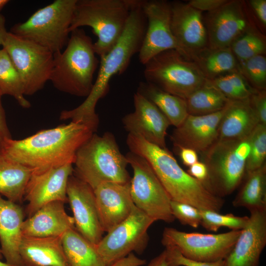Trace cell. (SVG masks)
I'll list each match as a JSON object with an SVG mask.
<instances>
[{"mask_svg": "<svg viewBox=\"0 0 266 266\" xmlns=\"http://www.w3.org/2000/svg\"><path fill=\"white\" fill-rule=\"evenodd\" d=\"M90 126L70 121L22 139H6L2 153L34 170L74 163L79 148L95 133Z\"/></svg>", "mask_w": 266, "mask_h": 266, "instance_id": "cell-1", "label": "cell"}, {"mask_svg": "<svg viewBox=\"0 0 266 266\" xmlns=\"http://www.w3.org/2000/svg\"><path fill=\"white\" fill-rule=\"evenodd\" d=\"M126 142L130 151L147 160L171 200L187 203L200 210L219 212L221 209L224 200L183 170L166 148L131 133H128Z\"/></svg>", "mask_w": 266, "mask_h": 266, "instance_id": "cell-2", "label": "cell"}, {"mask_svg": "<svg viewBox=\"0 0 266 266\" xmlns=\"http://www.w3.org/2000/svg\"><path fill=\"white\" fill-rule=\"evenodd\" d=\"M142 1L133 0L120 38L108 52L100 57L97 79L85 100L73 109L76 114L85 117L95 115L97 103L107 93L110 79L115 75L123 73L132 57L139 52L147 25L146 19L142 9Z\"/></svg>", "mask_w": 266, "mask_h": 266, "instance_id": "cell-3", "label": "cell"}, {"mask_svg": "<svg viewBox=\"0 0 266 266\" xmlns=\"http://www.w3.org/2000/svg\"><path fill=\"white\" fill-rule=\"evenodd\" d=\"M64 51L53 54L50 81L60 91L87 97L93 87L99 64L91 38L80 28L70 33Z\"/></svg>", "mask_w": 266, "mask_h": 266, "instance_id": "cell-4", "label": "cell"}, {"mask_svg": "<svg viewBox=\"0 0 266 266\" xmlns=\"http://www.w3.org/2000/svg\"><path fill=\"white\" fill-rule=\"evenodd\" d=\"M73 174L93 190L106 182L130 183L128 164L113 134L94 133L77 151Z\"/></svg>", "mask_w": 266, "mask_h": 266, "instance_id": "cell-5", "label": "cell"}, {"mask_svg": "<svg viewBox=\"0 0 266 266\" xmlns=\"http://www.w3.org/2000/svg\"><path fill=\"white\" fill-rule=\"evenodd\" d=\"M133 2V0H77L69 32L83 26L91 27L98 37L93 44L95 52L101 57L120 38Z\"/></svg>", "mask_w": 266, "mask_h": 266, "instance_id": "cell-6", "label": "cell"}, {"mask_svg": "<svg viewBox=\"0 0 266 266\" xmlns=\"http://www.w3.org/2000/svg\"><path fill=\"white\" fill-rule=\"evenodd\" d=\"M77 0H55L35 11L26 21L13 25L10 33L37 44L53 54L62 51Z\"/></svg>", "mask_w": 266, "mask_h": 266, "instance_id": "cell-7", "label": "cell"}, {"mask_svg": "<svg viewBox=\"0 0 266 266\" xmlns=\"http://www.w3.org/2000/svg\"><path fill=\"white\" fill-rule=\"evenodd\" d=\"M249 136L240 140L216 141L201 154L208 171L205 185L216 196L222 197L232 194L243 179L250 150Z\"/></svg>", "mask_w": 266, "mask_h": 266, "instance_id": "cell-8", "label": "cell"}, {"mask_svg": "<svg viewBox=\"0 0 266 266\" xmlns=\"http://www.w3.org/2000/svg\"><path fill=\"white\" fill-rule=\"evenodd\" d=\"M144 66L145 81L185 100L207 80L193 61L175 49L159 53Z\"/></svg>", "mask_w": 266, "mask_h": 266, "instance_id": "cell-9", "label": "cell"}, {"mask_svg": "<svg viewBox=\"0 0 266 266\" xmlns=\"http://www.w3.org/2000/svg\"><path fill=\"white\" fill-rule=\"evenodd\" d=\"M125 156L133 170L130 193L135 206L155 221L173 222L171 200L151 166L143 157L131 151Z\"/></svg>", "mask_w": 266, "mask_h": 266, "instance_id": "cell-10", "label": "cell"}, {"mask_svg": "<svg viewBox=\"0 0 266 266\" xmlns=\"http://www.w3.org/2000/svg\"><path fill=\"white\" fill-rule=\"evenodd\" d=\"M23 83L25 96L34 94L50 81L53 54L47 49L8 32L2 44Z\"/></svg>", "mask_w": 266, "mask_h": 266, "instance_id": "cell-11", "label": "cell"}, {"mask_svg": "<svg viewBox=\"0 0 266 266\" xmlns=\"http://www.w3.org/2000/svg\"><path fill=\"white\" fill-rule=\"evenodd\" d=\"M241 230H231L219 233H187L172 228H166L162 243L176 248L191 260L213 262L225 260L233 247Z\"/></svg>", "mask_w": 266, "mask_h": 266, "instance_id": "cell-12", "label": "cell"}, {"mask_svg": "<svg viewBox=\"0 0 266 266\" xmlns=\"http://www.w3.org/2000/svg\"><path fill=\"white\" fill-rule=\"evenodd\" d=\"M154 222L135 206L129 217L108 232L97 245L106 266L133 251L142 252L148 240V230Z\"/></svg>", "mask_w": 266, "mask_h": 266, "instance_id": "cell-13", "label": "cell"}, {"mask_svg": "<svg viewBox=\"0 0 266 266\" xmlns=\"http://www.w3.org/2000/svg\"><path fill=\"white\" fill-rule=\"evenodd\" d=\"M142 9L147 25L138 52L140 62L144 65L164 51L180 48L171 29V3L165 0H142Z\"/></svg>", "mask_w": 266, "mask_h": 266, "instance_id": "cell-14", "label": "cell"}, {"mask_svg": "<svg viewBox=\"0 0 266 266\" xmlns=\"http://www.w3.org/2000/svg\"><path fill=\"white\" fill-rule=\"evenodd\" d=\"M73 170V164H69L33 171L24 197L28 202L26 212L28 217L50 202L67 200V184Z\"/></svg>", "mask_w": 266, "mask_h": 266, "instance_id": "cell-15", "label": "cell"}, {"mask_svg": "<svg viewBox=\"0 0 266 266\" xmlns=\"http://www.w3.org/2000/svg\"><path fill=\"white\" fill-rule=\"evenodd\" d=\"M66 196L76 230L97 245L104 233L100 223L94 190L73 173L67 184Z\"/></svg>", "mask_w": 266, "mask_h": 266, "instance_id": "cell-16", "label": "cell"}, {"mask_svg": "<svg viewBox=\"0 0 266 266\" xmlns=\"http://www.w3.org/2000/svg\"><path fill=\"white\" fill-rule=\"evenodd\" d=\"M207 47L230 48L234 41L248 29L240 0H228L217 9L207 12L203 18Z\"/></svg>", "mask_w": 266, "mask_h": 266, "instance_id": "cell-17", "label": "cell"}, {"mask_svg": "<svg viewBox=\"0 0 266 266\" xmlns=\"http://www.w3.org/2000/svg\"><path fill=\"white\" fill-rule=\"evenodd\" d=\"M170 24L181 53L190 59L207 47V33L202 12L188 3H171Z\"/></svg>", "mask_w": 266, "mask_h": 266, "instance_id": "cell-18", "label": "cell"}, {"mask_svg": "<svg viewBox=\"0 0 266 266\" xmlns=\"http://www.w3.org/2000/svg\"><path fill=\"white\" fill-rule=\"evenodd\" d=\"M133 103L134 111L122 118L125 130L166 148V131L170 125L168 119L153 103L137 92L133 95Z\"/></svg>", "mask_w": 266, "mask_h": 266, "instance_id": "cell-19", "label": "cell"}, {"mask_svg": "<svg viewBox=\"0 0 266 266\" xmlns=\"http://www.w3.org/2000/svg\"><path fill=\"white\" fill-rule=\"evenodd\" d=\"M246 226L225 259L226 266H259L266 245V209L252 211Z\"/></svg>", "mask_w": 266, "mask_h": 266, "instance_id": "cell-20", "label": "cell"}, {"mask_svg": "<svg viewBox=\"0 0 266 266\" xmlns=\"http://www.w3.org/2000/svg\"><path fill=\"white\" fill-rule=\"evenodd\" d=\"M227 106L218 112L210 114L200 116L189 114L170 135L174 147L178 149H192L200 154L206 151L217 140L220 122Z\"/></svg>", "mask_w": 266, "mask_h": 266, "instance_id": "cell-21", "label": "cell"}, {"mask_svg": "<svg viewBox=\"0 0 266 266\" xmlns=\"http://www.w3.org/2000/svg\"><path fill=\"white\" fill-rule=\"evenodd\" d=\"M94 192L104 232L107 233L127 218L135 206L130 193V182H103Z\"/></svg>", "mask_w": 266, "mask_h": 266, "instance_id": "cell-22", "label": "cell"}, {"mask_svg": "<svg viewBox=\"0 0 266 266\" xmlns=\"http://www.w3.org/2000/svg\"><path fill=\"white\" fill-rule=\"evenodd\" d=\"M24 221L21 207L0 195V249L9 266H23L20 247Z\"/></svg>", "mask_w": 266, "mask_h": 266, "instance_id": "cell-23", "label": "cell"}, {"mask_svg": "<svg viewBox=\"0 0 266 266\" xmlns=\"http://www.w3.org/2000/svg\"><path fill=\"white\" fill-rule=\"evenodd\" d=\"M64 203L59 200L50 202L24 220L22 227L23 236H62L68 230L75 228L73 218L66 212Z\"/></svg>", "mask_w": 266, "mask_h": 266, "instance_id": "cell-24", "label": "cell"}, {"mask_svg": "<svg viewBox=\"0 0 266 266\" xmlns=\"http://www.w3.org/2000/svg\"><path fill=\"white\" fill-rule=\"evenodd\" d=\"M259 124L258 117L249 98L232 100L220 122L217 141L246 138Z\"/></svg>", "mask_w": 266, "mask_h": 266, "instance_id": "cell-25", "label": "cell"}, {"mask_svg": "<svg viewBox=\"0 0 266 266\" xmlns=\"http://www.w3.org/2000/svg\"><path fill=\"white\" fill-rule=\"evenodd\" d=\"M23 266H69L61 236H23L20 247Z\"/></svg>", "mask_w": 266, "mask_h": 266, "instance_id": "cell-26", "label": "cell"}, {"mask_svg": "<svg viewBox=\"0 0 266 266\" xmlns=\"http://www.w3.org/2000/svg\"><path fill=\"white\" fill-rule=\"evenodd\" d=\"M33 171L4 154H0V195L15 203L21 202Z\"/></svg>", "mask_w": 266, "mask_h": 266, "instance_id": "cell-27", "label": "cell"}, {"mask_svg": "<svg viewBox=\"0 0 266 266\" xmlns=\"http://www.w3.org/2000/svg\"><path fill=\"white\" fill-rule=\"evenodd\" d=\"M137 92L153 103L170 125L179 127L189 115L186 100L146 81L139 84Z\"/></svg>", "mask_w": 266, "mask_h": 266, "instance_id": "cell-28", "label": "cell"}, {"mask_svg": "<svg viewBox=\"0 0 266 266\" xmlns=\"http://www.w3.org/2000/svg\"><path fill=\"white\" fill-rule=\"evenodd\" d=\"M61 239L69 266H106L97 245L84 237L75 228L66 231Z\"/></svg>", "mask_w": 266, "mask_h": 266, "instance_id": "cell-29", "label": "cell"}, {"mask_svg": "<svg viewBox=\"0 0 266 266\" xmlns=\"http://www.w3.org/2000/svg\"><path fill=\"white\" fill-rule=\"evenodd\" d=\"M190 59L209 80L226 72L239 71V64L230 48L211 49L206 47Z\"/></svg>", "mask_w": 266, "mask_h": 266, "instance_id": "cell-30", "label": "cell"}, {"mask_svg": "<svg viewBox=\"0 0 266 266\" xmlns=\"http://www.w3.org/2000/svg\"><path fill=\"white\" fill-rule=\"evenodd\" d=\"M245 181L233 201L250 212L266 209V164L245 175Z\"/></svg>", "mask_w": 266, "mask_h": 266, "instance_id": "cell-31", "label": "cell"}, {"mask_svg": "<svg viewBox=\"0 0 266 266\" xmlns=\"http://www.w3.org/2000/svg\"><path fill=\"white\" fill-rule=\"evenodd\" d=\"M185 100L189 114L200 116L218 112L225 108L232 100L207 80Z\"/></svg>", "mask_w": 266, "mask_h": 266, "instance_id": "cell-32", "label": "cell"}, {"mask_svg": "<svg viewBox=\"0 0 266 266\" xmlns=\"http://www.w3.org/2000/svg\"><path fill=\"white\" fill-rule=\"evenodd\" d=\"M0 94L14 98L24 108L31 107L25 98L22 82L6 51L0 49Z\"/></svg>", "mask_w": 266, "mask_h": 266, "instance_id": "cell-33", "label": "cell"}, {"mask_svg": "<svg viewBox=\"0 0 266 266\" xmlns=\"http://www.w3.org/2000/svg\"><path fill=\"white\" fill-rule=\"evenodd\" d=\"M230 48L240 63L264 55L266 46L265 41L260 34L248 29L234 41Z\"/></svg>", "mask_w": 266, "mask_h": 266, "instance_id": "cell-34", "label": "cell"}, {"mask_svg": "<svg viewBox=\"0 0 266 266\" xmlns=\"http://www.w3.org/2000/svg\"><path fill=\"white\" fill-rule=\"evenodd\" d=\"M250 150L246 162L245 175L266 164V126L259 124L249 136Z\"/></svg>", "mask_w": 266, "mask_h": 266, "instance_id": "cell-35", "label": "cell"}, {"mask_svg": "<svg viewBox=\"0 0 266 266\" xmlns=\"http://www.w3.org/2000/svg\"><path fill=\"white\" fill-rule=\"evenodd\" d=\"M200 225L206 230L217 232L223 227L231 230H241L247 224L248 216H237L232 214H222L219 212L209 210H200Z\"/></svg>", "mask_w": 266, "mask_h": 266, "instance_id": "cell-36", "label": "cell"}, {"mask_svg": "<svg viewBox=\"0 0 266 266\" xmlns=\"http://www.w3.org/2000/svg\"><path fill=\"white\" fill-rule=\"evenodd\" d=\"M239 64V72L257 90H266V58L264 55L252 57Z\"/></svg>", "mask_w": 266, "mask_h": 266, "instance_id": "cell-37", "label": "cell"}, {"mask_svg": "<svg viewBox=\"0 0 266 266\" xmlns=\"http://www.w3.org/2000/svg\"><path fill=\"white\" fill-rule=\"evenodd\" d=\"M172 214L183 225L194 228L200 225L201 217L200 209L190 204L171 200Z\"/></svg>", "mask_w": 266, "mask_h": 266, "instance_id": "cell-38", "label": "cell"}, {"mask_svg": "<svg viewBox=\"0 0 266 266\" xmlns=\"http://www.w3.org/2000/svg\"><path fill=\"white\" fill-rule=\"evenodd\" d=\"M164 251L169 266H226L225 260L213 262L195 261L186 258L173 247H166Z\"/></svg>", "mask_w": 266, "mask_h": 266, "instance_id": "cell-39", "label": "cell"}, {"mask_svg": "<svg viewBox=\"0 0 266 266\" xmlns=\"http://www.w3.org/2000/svg\"><path fill=\"white\" fill-rule=\"evenodd\" d=\"M209 81L231 100H237L246 99L230 82L226 74L219 76Z\"/></svg>", "mask_w": 266, "mask_h": 266, "instance_id": "cell-40", "label": "cell"}, {"mask_svg": "<svg viewBox=\"0 0 266 266\" xmlns=\"http://www.w3.org/2000/svg\"><path fill=\"white\" fill-rule=\"evenodd\" d=\"M249 100L259 121V124L266 126V91L256 90Z\"/></svg>", "mask_w": 266, "mask_h": 266, "instance_id": "cell-41", "label": "cell"}, {"mask_svg": "<svg viewBox=\"0 0 266 266\" xmlns=\"http://www.w3.org/2000/svg\"><path fill=\"white\" fill-rule=\"evenodd\" d=\"M228 0H191L187 3L192 7L200 11H212L227 2Z\"/></svg>", "mask_w": 266, "mask_h": 266, "instance_id": "cell-42", "label": "cell"}, {"mask_svg": "<svg viewBox=\"0 0 266 266\" xmlns=\"http://www.w3.org/2000/svg\"><path fill=\"white\" fill-rule=\"evenodd\" d=\"M2 95L0 94V154L2 153L5 140L12 138L7 126L5 112L1 101Z\"/></svg>", "mask_w": 266, "mask_h": 266, "instance_id": "cell-43", "label": "cell"}, {"mask_svg": "<svg viewBox=\"0 0 266 266\" xmlns=\"http://www.w3.org/2000/svg\"><path fill=\"white\" fill-rule=\"evenodd\" d=\"M187 172L205 184L208 176V171L206 166L202 162L198 161L190 166Z\"/></svg>", "mask_w": 266, "mask_h": 266, "instance_id": "cell-44", "label": "cell"}, {"mask_svg": "<svg viewBox=\"0 0 266 266\" xmlns=\"http://www.w3.org/2000/svg\"><path fill=\"white\" fill-rule=\"evenodd\" d=\"M249 2L260 22L264 26L266 27V0H250Z\"/></svg>", "mask_w": 266, "mask_h": 266, "instance_id": "cell-45", "label": "cell"}, {"mask_svg": "<svg viewBox=\"0 0 266 266\" xmlns=\"http://www.w3.org/2000/svg\"><path fill=\"white\" fill-rule=\"evenodd\" d=\"M145 263V260L137 257L133 253H131L108 266H141Z\"/></svg>", "mask_w": 266, "mask_h": 266, "instance_id": "cell-46", "label": "cell"}, {"mask_svg": "<svg viewBox=\"0 0 266 266\" xmlns=\"http://www.w3.org/2000/svg\"><path fill=\"white\" fill-rule=\"evenodd\" d=\"M178 150L181 159L185 165L189 167L198 161L197 152L195 150L186 148Z\"/></svg>", "mask_w": 266, "mask_h": 266, "instance_id": "cell-47", "label": "cell"}, {"mask_svg": "<svg viewBox=\"0 0 266 266\" xmlns=\"http://www.w3.org/2000/svg\"><path fill=\"white\" fill-rule=\"evenodd\" d=\"M148 266H169L165 251L153 259Z\"/></svg>", "mask_w": 266, "mask_h": 266, "instance_id": "cell-48", "label": "cell"}, {"mask_svg": "<svg viewBox=\"0 0 266 266\" xmlns=\"http://www.w3.org/2000/svg\"><path fill=\"white\" fill-rule=\"evenodd\" d=\"M5 23V17L0 13V45L2 46L8 33L6 29Z\"/></svg>", "mask_w": 266, "mask_h": 266, "instance_id": "cell-49", "label": "cell"}, {"mask_svg": "<svg viewBox=\"0 0 266 266\" xmlns=\"http://www.w3.org/2000/svg\"><path fill=\"white\" fill-rule=\"evenodd\" d=\"M9 2L8 0H0V12Z\"/></svg>", "mask_w": 266, "mask_h": 266, "instance_id": "cell-50", "label": "cell"}, {"mask_svg": "<svg viewBox=\"0 0 266 266\" xmlns=\"http://www.w3.org/2000/svg\"><path fill=\"white\" fill-rule=\"evenodd\" d=\"M0 266H9L5 263H3L0 260Z\"/></svg>", "mask_w": 266, "mask_h": 266, "instance_id": "cell-51", "label": "cell"}, {"mask_svg": "<svg viewBox=\"0 0 266 266\" xmlns=\"http://www.w3.org/2000/svg\"><path fill=\"white\" fill-rule=\"evenodd\" d=\"M3 258V256H2V255L1 254V250L0 249V260H1Z\"/></svg>", "mask_w": 266, "mask_h": 266, "instance_id": "cell-52", "label": "cell"}]
</instances>
